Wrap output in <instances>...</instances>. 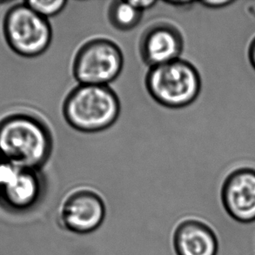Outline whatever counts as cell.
Masks as SVG:
<instances>
[{"label":"cell","instance_id":"cell-12","mask_svg":"<svg viewBox=\"0 0 255 255\" xmlns=\"http://www.w3.org/2000/svg\"><path fill=\"white\" fill-rule=\"evenodd\" d=\"M24 3L41 17L48 19L60 13L67 4L66 0H31Z\"/></svg>","mask_w":255,"mask_h":255},{"label":"cell","instance_id":"cell-13","mask_svg":"<svg viewBox=\"0 0 255 255\" xmlns=\"http://www.w3.org/2000/svg\"><path fill=\"white\" fill-rule=\"evenodd\" d=\"M200 3L205 7L211 8V9H220L222 7H228L234 4L235 1H231V0H215V1L206 0V1H201Z\"/></svg>","mask_w":255,"mask_h":255},{"label":"cell","instance_id":"cell-14","mask_svg":"<svg viewBox=\"0 0 255 255\" xmlns=\"http://www.w3.org/2000/svg\"><path fill=\"white\" fill-rule=\"evenodd\" d=\"M129 3H131V5L135 7L137 10L143 12L144 10L152 8L155 4L156 1L154 0H130Z\"/></svg>","mask_w":255,"mask_h":255},{"label":"cell","instance_id":"cell-1","mask_svg":"<svg viewBox=\"0 0 255 255\" xmlns=\"http://www.w3.org/2000/svg\"><path fill=\"white\" fill-rule=\"evenodd\" d=\"M48 127L38 118L13 114L0 122V157L24 169L39 170L52 151Z\"/></svg>","mask_w":255,"mask_h":255},{"label":"cell","instance_id":"cell-11","mask_svg":"<svg viewBox=\"0 0 255 255\" xmlns=\"http://www.w3.org/2000/svg\"><path fill=\"white\" fill-rule=\"evenodd\" d=\"M142 11L132 6L129 1H113L108 8L110 24L119 31L132 30L141 20Z\"/></svg>","mask_w":255,"mask_h":255},{"label":"cell","instance_id":"cell-10","mask_svg":"<svg viewBox=\"0 0 255 255\" xmlns=\"http://www.w3.org/2000/svg\"><path fill=\"white\" fill-rule=\"evenodd\" d=\"M43 193V181L38 170L19 168L13 179L3 187L0 198L5 207L15 212L31 209Z\"/></svg>","mask_w":255,"mask_h":255},{"label":"cell","instance_id":"cell-4","mask_svg":"<svg viewBox=\"0 0 255 255\" xmlns=\"http://www.w3.org/2000/svg\"><path fill=\"white\" fill-rule=\"evenodd\" d=\"M3 32L10 48L26 58L41 55L52 42V26L48 19L25 3L8 10L3 21Z\"/></svg>","mask_w":255,"mask_h":255},{"label":"cell","instance_id":"cell-15","mask_svg":"<svg viewBox=\"0 0 255 255\" xmlns=\"http://www.w3.org/2000/svg\"><path fill=\"white\" fill-rule=\"evenodd\" d=\"M249 58L253 68L255 70V38L253 39L251 44L249 45Z\"/></svg>","mask_w":255,"mask_h":255},{"label":"cell","instance_id":"cell-5","mask_svg":"<svg viewBox=\"0 0 255 255\" xmlns=\"http://www.w3.org/2000/svg\"><path fill=\"white\" fill-rule=\"evenodd\" d=\"M123 66L124 57L117 44L107 38H93L77 52L73 76L80 85L108 86L121 74Z\"/></svg>","mask_w":255,"mask_h":255},{"label":"cell","instance_id":"cell-6","mask_svg":"<svg viewBox=\"0 0 255 255\" xmlns=\"http://www.w3.org/2000/svg\"><path fill=\"white\" fill-rule=\"evenodd\" d=\"M106 216L107 207L100 193L92 188L79 187L64 198L58 221L66 231L87 235L99 229Z\"/></svg>","mask_w":255,"mask_h":255},{"label":"cell","instance_id":"cell-17","mask_svg":"<svg viewBox=\"0 0 255 255\" xmlns=\"http://www.w3.org/2000/svg\"><path fill=\"white\" fill-rule=\"evenodd\" d=\"M2 160H3V159L0 157V163L2 162ZM0 192H1V191H0Z\"/></svg>","mask_w":255,"mask_h":255},{"label":"cell","instance_id":"cell-3","mask_svg":"<svg viewBox=\"0 0 255 255\" xmlns=\"http://www.w3.org/2000/svg\"><path fill=\"white\" fill-rule=\"evenodd\" d=\"M145 86L157 103L167 108H182L196 100L201 89V79L193 64L178 59L151 67Z\"/></svg>","mask_w":255,"mask_h":255},{"label":"cell","instance_id":"cell-16","mask_svg":"<svg viewBox=\"0 0 255 255\" xmlns=\"http://www.w3.org/2000/svg\"><path fill=\"white\" fill-rule=\"evenodd\" d=\"M167 3H169V4H172V5H187V4H191V3H193V2L192 1H179V2H175V1H169V2H166Z\"/></svg>","mask_w":255,"mask_h":255},{"label":"cell","instance_id":"cell-9","mask_svg":"<svg viewBox=\"0 0 255 255\" xmlns=\"http://www.w3.org/2000/svg\"><path fill=\"white\" fill-rule=\"evenodd\" d=\"M176 255H217L219 241L214 229L196 218H186L176 226L172 235Z\"/></svg>","mask_w":255,"mask_h":255},{"label":"cell","instance_id":"cell-8","mask_svg":"<svg viewBox=\"0 0 255 255\" xmlns=\"http://www.w3.org/2000/svg\"><path fill=\"white\" fill-rule=\"evenodd\" d=\"M183 47L181 32L173 24L166 22L149 26L139 40L140 57L150 68L180 59Z\"/></svg>","mask_w":255,"mask_h":255},{"label":"cell","instance_id":"cell-2","mask_svg":"<svg viewBox=\"0 0 255 255\" xmlns=\"http://www.w3.org/2000/svg\"><path fill=\"white\" fill-rule=\"evenodd\" d=\"M121 114V102L109 86L79 85L66 96L63 115L77 131L93 133L111 128Z\"/></svg>","mask_w":255,"mask_h":255},{"label":"cell","instance_id":"cell-7","mask_svg":"<svg viewBox=\"0 0 255 255\" xmlns=\"http://www.w3.org/2000/svg\"><path fill=\"white\" fill-rule=\"evenodd\" d=\"M221 202L235 221L250 224L255 221V169L242 167L231 172L221 187Z\"/></svg>","mask_w":255,"mask_h":255}]
</instances>
